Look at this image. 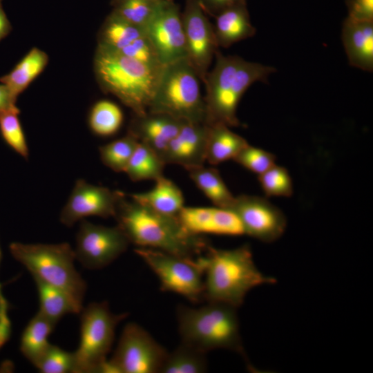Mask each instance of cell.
Here are the masks:
<instances>
[{
    "label": "cell",
    "instance_id": "e0dca14e",
    "mask_svg": "<svg viewBox=\"0 0 373 373\" xmlns=\"http://www.w3.org/2000/svg\"><path fill=\"white\" fill-rule=\"evenodd\" d=\"M209 124L184 122L168 145L162 160L166 164H178L187 171L203 166L206 161Z\"/></svg>",
    "mask_w": 373,
    "mask_h": 373
},
{
    "label": "cell",
    "instance_id": "4dcf8cb0",
    "mask_svg": "<svg viewBox=\"0 0 373 373\" xmlns=\"http://www.w3.org/2000/svg\"><path fill=\"white\" fill-rule=\"evenodd\" d=\"M16 106L0 112V135L3 142L13 151L25 160L29 157V149Z\"/></svg>",
    "mask_w": 373,
    "mask_h": 373
},
{
    "label": "cell",
    "instance_id": "74e56055",
    "mask_svg": "<svg viewBox=\"0 0 373 373\" xmlns=\"http://www.w3.org/2000/svg\"><path fill=\"white\" fill-rule=\"evenodd\" d=\"M349 17L364 21H373V0H346Z\"/></svg>",
    "mask_w": 373,
    "mask_h": 373
},
{
    "label": "cell",
    "instance_id": "9a60e30c",
    "mask_svg": "<svg viewBox=\"0 0 373 373\" xmlns=\"http://www.w3.org/2000/svg\"><path fill=\"white\" fill-rule=\"evenodd\" d=\"M124 195L119 191L76 180L71 193L60 213V221L66 227L88 216L115 217L118 202Z\"/></svg>",
    "mask_w": 373,
    "mask_h": 373
},
{
    "label": "cell",
    "instance_id": "30bf717a",
    "mask_svg": "<svg viewBox=\"0 0 373 373\" xmlns=\"http://www.w3.org/2000/svg\"><path fill=\"white\" fill-rule=\"evenodd\" d=\"M168 352L143 327L128 323L124 327L113 356L110 373H160Z\"/></svg>",
    "mask_w": 373,
    "mask_h": 373
},
{
    "label": "cell",
    "instance_id": "7402d4cb",
    "mask_svg": "<svg viewBox=\"0 0 373 373\" xmlns=\"http://www.w3.org/2000/svg\"><path fill=\"white\" fill-rule=\"evenodd\" d=\"M48 63V55L38 48H32L10 73L0 77V82L17 99L43 72Z\"/></svg>",
    "mask_w": 373,
    "mask_h": 373
},
{
    "label": "cell",
    "instance_id": "8d00e7d4",
    "mask_svg": "<svg viewBox=\"0 0 373 373\" xmlns=\"http://www.w3.org/2000/svg\"><path fill=\"white\" fill-rule=\"evenodd\" d=\"M117 51L151 68L160 69L164 66L146 35L135 39Z\"/></svg>",
    "mask_w": 373,
    "mask_h": 373
},
{
    "label": "cell",
    "instance_id": "60d3db41",
    "mask_svg": "<svg viewBox=\"0 0 373 373\" xmlns=\"http://www.w3.org/2000/svg\"><path fill=\"white\" fill-rule=\"evenodd\" d=\"M16 102L8 87L0 82V112L16 106Z\"/></svg>",
    "mask_w": 373,
    "mask_h": 373
},
{
    "label": "cell",
    "instance_id": "1f68e13d",
    "mask_svg": "<svg viewBox=\"0 0 373 373\" xmlns=\"http://www.w3.org/2000/svg\"><path fill=\"white\" fill-rule=\"evenodd\" d=\"M139 142L129 132L122 137L99 146L103 164L115 172H124Z\"/></svg>",
    "mask_w": 373,
    "mask_h": 373
},
{
    "label": "cell",
    "instance_id": "b9f144b4",
    "mask_svg": "<svg viewBox=\"0 0 373 373\" xmlns=\"http://www.w3.org/2000/svg\"><path fill=\"white\" fill-rule=\"evenodd\" d=\"M11 30V23L3 10L1 1H0V41L5 38Z\"/></svg>",
    "mask_w": 373,
    "mask_h": 373
},
{
    "label": "cell",
    "instance_id": "4fadbf2b",
    "mask_svg": "<svg viewBox=\"0 0 373 373\" xmlns=\"http://www.w3.org/2000/svg\"><path fill=\"white\" fill-rule=\"evenodd\" d=\"M187 59L200 80L204 82L219 47L213 26L198 0H186L181 12Z\"/></svg>",
    "mask_w": 373,
    "mask_h": 373
},
{
    "label": "cell",
    "instance_id": "603a6c76",
    "mask_svg": "<svg viewBox=\"0 0 373 373\" xmlns=\"http://www.w3.org/2000/svg\"><path fill=\"white\" fill-rule=\"evenodd\" d=\"M229 128L221 124H209L206 161L210 164L217 165L233 160L249 144Z\"/></svg>",
    "mask_w": 373,
    "mask_h": 373
},
{
    "label": "cell",
    "instance_id": "7a4b0ae2",
    "mask_svg": "<svg viewBox=\"0 0 373 373\" xmlns=\"http://www.w3.org/2000/svg\"><path fill=\"white\" fill-rule=\"evenodd\" d=\"M215 58V66L203 82L206 88V123L238 126L236 113L242 96L254 83L267 82L276 68L236 55L224 56L219 50Z\"/></svg>",
    "mask_w": 373,
    "mask_h": 373
},
{
    "label": "cell",
    "instance_id": "f35d334b",
    "mask_svg": "<svg viewBox=\"0 0 373 373\" xmlns=\"http://www.w3.org/2000/svg\"><path fill=\"white\" fill-rule=\"evenodd\" d=\"M8 309V302L2 294L0 296V350L10 337L11 323Z\"/></svg>",
    "mask_w": 373,
    "mask_h": 373
},
{
    "label": "cell",
    "instance_id": "ee69618b",
    "mask_svg": "<svg viewBox=\"0 0 373 373\" xmlns=\"http://www.w3.org/2000/svg\"><path fill=\"white\" fill-rule=\"evenodd\" d=\"M156 1H169V0H155Z\"/></svg>",
    "mask_w": 373,
    "mask_h": 373
},
{
    "label": "cell",
    "instance_id": "ffe728a7",
    "mask_svg": "<svg viewBox=\"0 0 373 373\" xmlns=\"http://www.w3.org/2000/svg\"><path fill=\"white\" fill-rule=\"evenodd\" d=\"M214 17L213 31L219 48H229L236 42L253 37L256 33V28L251 23L246 0L225 8Z\"/></svg>",
    "mask_w": 373,
    "mask_h": 373
},
{
    "label": "cell",
    "instance_id": "83f0119b",
    "mask_svg": "<svg viewBox=\"0 0 373 373\" xmlns=\"http://www.w3.org/2000/svg\"><path fill=\"white\" fill-rule=\"evenodd\" d=\"M166 164L162 157L145 144L139 142L124 172L134 181L156 180L163 176Z\"/></svg>",
    "mask_w": 373,
    "mask_h": 373
},
{
    "label": "cell",
    "instance_id": "ab89813d",
    "mask_svg": "<svg viewBox=\"0 0 373 373\" xmlns=\"http://www.w3.org/2000/svg\"><path fill=\"white\" fill-rule=\"evenodd\" d=\"M205 13L214 17L220 12L238 2L245 0H198Z\"/></svg>",
    "mask_w": 373,
    "mask_h": 373
},
{
    "label": "cell",
    "instance_id": "d4e9b609",
    "mask_svg": "<svg viewBox=\"0 0 373 373\" xmlns=\"http://www.w3.org/2000/svg\"><path fill=\"white\" fill-rule=\"evenodd\" d=\"M146 35L145 30L111 12L98 33V46L119 50L135 39Z\"/></svg>",
    "mask_w": 373,
    "mask_h": 373
},
{
    "label": "cell",
    "instance_id": "cb8c5ba5",
    "mask_svg": "<svg viewBox=\"0 0 373 373\" xmlns=\"http://www.w3.org/2000/svg\"><path fill=\"white\" fill-rule=\"evenodd\" d=\"M37 286L39 310L42 316L55 325L68 314H80L83 307L77 305L63 290L48 285L39 279L34 278Z\"/></svg>",
    "mask_w": 373,
    "mask_h": 373
},
{
    "label": "cell",
    "instance_id": "e575fe53",
    "mask_svg": "<svg viewBox=\"0 0 373 373\" xmlns=\"http://www.w3.org/2000/svg\"><path fill=\"white\" fill-rule=\"evenodd\" d=\"M35 366L42 373H75L76 372L74 352H66L51 344Z\"/></svg>",
    "mask_w": 373,
    "mask_h": 373
},
{
    "label": "cell",
    "instance_id": "8992f818",
    "mask_svg": "<svg viewBox=\"0 0 373 373\" xmlns=\"http://www.w3.org/2000/svg\"><path fill=\"white\" fill-rule=\"evenodd\" d=\"M9 250L34 278L63 290L82 307L86 283L75 267V251L68 243L12 242Z\"/></svg>",
    "mask_w": 373,
    "mask_h": 373
},
{
    "label": "cell",
    "instance_id": "9c48e42d",
    "mask_svg": "<svg viewBox=\"0 0 373 373\" xmlns=\"http://www.w3.org/2000/svg\"><path fill=\"white\" fill-rule=\"evenodd\" d=\"M135 253L157 276L161 291L179 294L193 303L204 300L202 255L192 259L145 247H137Z\"/></svg>",
    "mask_w": 373,
    "mask_h": 373
},
{
    "label": "cell",
    "instance_id": "d6a6232c",
    "mask_svg": "<svg viewBox=\"0 0 373 373\" xmlns=\"http://www.w3.org/2000/svg\"><path fill=\"white\" fill-rule=\"evenodd\" d=\"M155 0H112V12L145 30L157 4Z\"/></svg>",
    "mask_w": 373,
    "mask_h": 373
},
{
    "label": "cell",
    "instance_id": "f546056e",
    "mask_svg": "<svg viewBox=\"0 0 373 373\" xmlns=\"http://www.w3.org/2000/svg\"><path fill=\"white\" fill-rule=\"evenodd\" d=\"M124 115L120 107L107 99L97 102L88 115L90 131L99 137H110L116 134L121 128Z\"/></svg>",
    "mask_w": 373,
    "mask_h": 373
},
{
    "label": "cell",
    "instance_id": "8fae6325",
    "mask_svg": "<svg viewBox=\"0 0 373 373\" xmlns=\"http://www.w3.org/2000/svg\"><path fill=\"white\" fill-rule=\"evenodd\" d=\"M130 242L115 227L95 224L81 220L76 236L75 258L84 267L99 269L108 265L125 252Z\"/></svg>",
    "mask_w": 373,
    "mask_h": 373
},
{
    "label": "cell",
    "instance_id": "ac0fdd59",
    "mask_svg": "<svg viewBox=\"0 0 373 373\" xmlns=\"http://www.w3.org/2000/svg\"><path fill=\"white\" fill-rule=\"evenodd\" d=\"M184 122L164 113L147 111L144 114L134 115L128 132L162 159L168 145L178 134Z\"/></svg>",
    "mask_w": 373,
    "mask_h": 373
},
{
    "label": "cell",
    "instance_id": "6da1fadb",
    "mask_svg": "<svg viewBox=\"0 0 373 373\" xmlns=\"http://www.w3.org/2000/svg\"><path fill=\"white\" fill-rule=\"evenodd\" d=\"M130 243L137 247L157 249L187 258H196L210 246L202 235L186 231L177 216L158 213L125 193L114 217Z\"/></svg>",
    "mask_w": 373,
    "mask_h": 373
},
{
    "label": "cell",
    "instance_id": "ba28073f",
    "mask_svg": "<svg viewBox=\"0 0 373 373\" xmlns=\"http://www.w3.org/2000/svg\"><path fill=\"white\" fill-rule=\"evenodd\" d=\"M80 315V341L74 352L75 373L101 372L113 343L115 328L128 314H113L104 301L90 303Z\"/></svg>",
    "mask_w": 373,
    "mask_h": 373
},
{
    "label": "cell",
    "instance_id": "f6af8a7d",
    "mask_svg": "<svg viewBox=\"0 0 373 373\" xmlns=\"http://www.w3.org/2000/svg\"><path fill=\"white\" fill-rule=\"evenodd\" d=\"M0 1H2V0H0Z\"/></svg>",
    "mask_w": 373,
    "mask_h": 373
},
{
    "label": "cell",
    "instance_id": "836d02e7",
    "mask_svg": "<svg viewBox=\"0 0 373 373\" xmlns=\"http://www.w3.org/2000/svg\"><path fill=\"white\" fill-rule=\"evenodd\" d=\"M258 181L267 196L289 197L293 193L292 180L287 169L276 164L259 175Z\"/></svg>",
    "mask_w": 373,
    "mask_h": 373
},
{
    "label": "cell",
    "instance_id": "f1b7e54d",
    "mask_svg": "<svg viewBox=\"0 0 373 373\" xmlns=\"http://www.w3.org/2000/svg\"><path fill=\"white\" fill-rule=\"evenodd\" d=\"M206 354L193 346L180 343L168 352L160 373H202L207 370Z\"/></svg>",
    "mask_w": 373,
    "mask_h": 373
},
{
    "label": "cell",
    "instance_id": "d590c367",
    "mask_svg": "<svg viewBox=\"0 0 373 373\" xmlns=\"http://www.w3.org/2000/svg\"><path fill=\"white\" fill-rule=\"evenodd\" d=\"M233 160L259 175L276 164V156L270 152L248 144L238 153Z\"/></svg>",
    "mask_w": 373,
    "mask_h": 373
},
{
    "label": "cell",
    "instance_id": "52a82bcc",
    "mask_svg": "<svg viewBox=\"0 0 373 373\" xmlns=\"http://www.w3.org/2000/svg\"><path fill=\"white\" fill-rule=\"evenodd\" d=\"M200 79L187 57L164 65L148 111L190 122H206Z\"/></svg>",
    "mask_w": 373,
    "mask_h": 373
},
{
    "label": "cell",
    "instance_id": "484cf974",
    "mask_svg": "<svg viewBox=\"0 0 373 373\" xmlns=\"http://www.w3.org/2000/svg\"><path fill=\"white\" fill-rule=\"evenodd\" d=\"M55 324L40 313L32 318L21 336L20 351L32 364L35 365L50 345L48 336L52 332Z\"/></svg>",
    "mask_w": 373,
    "mask_h": 373
},
{
    "label": "cell",
    "instance_id": "44dd1931",
    "mask_svg": "<svg viewBox=\"0 0 373 373\" xmlns=\"http://www.w3.org/2000/svg\"><path fill=\"white\" fill-rule=\"evenodd\" d=\"M129 196L144 206L167 216H177L184 207L181 189L164 175L155 180V185L151 189L132 193Z\"/></svg>",
    "mask_w": 373,
    "mask_h": 373
},
{
    "label": "cell",
    "instance_id": "3957f363",
    "mask_svg": "<svg viewBox=\"0 0 373 373\" xmlns=\"http://www.w3.org/2000/svg\"><path fill=\"white\" fill-rule=\"evenodd\" d=\"M204 265V298L239 307L254 287L274 284L276 280L256 266L249 245L231 249L211 245L201 256Z\"/></svg>",
    "mask_w": 373,
    "mask_h": 373
},
{
    "label": "cell",
    "instance_id": "7c38bea8",
    "mask_svg": "<svg viewBox=\"0 0 373 373\" xmlns=\"http://www.w3.org/2000/svg\"><path fill=\"white\" fill-rule=\"evenodd\" d=\"M145 33L163 66L187 57L181 12L173 0L159 2Z\"/></svg>",
    "mask_w": 373,
    "mask_h": 373
},
{
    "label": "cell",
    "instance_id": "277c9868",
    "mask_svg": "<svg viewBox=\"0 0 373 373\" xmlns=\"http://www.w3.org/2000/svg\"><path fill=\"white\" fill-rule=\"evenodd\" d=\"M102 90L119 99L134 115L144 114L162 70L151 68L120 52L97 45L93 60Z\"/></svg>",
    "mask_w": 373,
    "mask_h": 373
},
{
    "label": "cell",
    "instance_id": "7bdbcfd3",
    "mask_svg": "<svg viewBox=\"0 0 373 373\" xmlns=\"http://www.w3.org/2000/svg\"><path fill=\"white\" fill-rule=\"evenodd\" d=\"M1 247H0V262H1ZM2 293V290H1V285L0 284V294Z\"/></svg>",
    "mask_w": 373,
    "mask_h": 373
},
{
    "label": "cell",
    "instance_id": "d6986e66",
    "mask_svg": "<svg viewBox=\"0 0 373 373\" xmlns=\"http://www.w3.org/2000/svg\"><path fill=\"white\" fill-rule=\"evenodd\" d=\"M342 41L351 66L368 72L373 70V21L347 17L343 24Z\"/></svg>",
    "mask_w": 373,
    "mask_h": 373
},
{
    "label": "cell",
    "instance_id": "5bb4252c",
    "mask_svg": "<svg viewBox=\"0 0 373 373\" xmlns=\"http://www.w3.org/2000/svg\"><path fill=\"white\" fill-rule=\"evenodd\" d=\"M229 209L239 218L245 234L262 242H274L285 231L287 219L285 214L264 198L240 195L235 197Z\"/></svg>",
    "mask_w": 373,
    "mask_h": 373
},
{
    "label": "cell",
    "instance_id": "4316f807",
    "mask_svg": "<svg viewBox=\"0 0 373 373\" xmlns=\"http://www.w3.org/2000/svg\"><path fill=\"white\" fill-rule=\"evenodd\" d=\"M196 186L215 207L229 209L235 200L219 171L211 167L200 166L188 171Z\"/></svg>",
    "mask_w": 373,
    "mask_h": 373
},
{
    "label": "cell",
    "instance_id": "2e32d148",
    "mask_svg": "<svg viewBox=\"0 0 373 373\" xmlns=\"http://www.w3.org/2000/svg\"><path fill=\"white\" fill-rule=\"evenodd\" d=\"M177 218L186 231L195 235L238 236L245 234L239 218L229 209L184 206Z\"/></svg>",
    "mask_w": 373,
    "mask_h": 373
},
{
    "label": "cell",
    "instance_id": "5b68a950",
    "mask_svg": "<svg viewBox=\"0 0 373 373\" xmlns=\"http://www.w3.org/2000/svg\"><path fill=\"white\" fill-rule=\"evenodd\" d=\"M237 308L220 302L207 301L199 307L179 305L176 317L181 342L204 352L227 349L241 355L249 363L242 345Z\"/></svg>",
    "mask_w": 373,
    "mask_h": 373
}]
</instances>
